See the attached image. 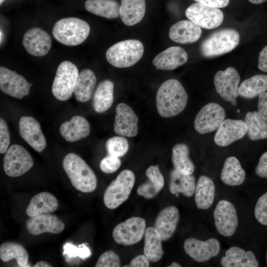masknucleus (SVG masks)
I'll return each mask as SVG.
<instances>
[{"label":"nucleus","instance_id":"obj_1","mask_svg":"<svg viewBox=\"0 0 267 267\" xmlns=\"http://www.w3.org/2000/svg\"><path fill=\"white\" fill-rule=\"evenodd\" d=\"M188 94L181 83L171 79L164 82L159 88L156 104L159 114L163 118L175 116L185 108Z\"/></svg>","mask_w":267,"mask_h":267},{"label":"nucleus","instance_id":"obj_2","mask_svg":"<svg viewBox=\"0 0 267 267\" xmlns=\"http://www.w3.org/2000/svg\"><path fill=\"white\" fill-rule=\"evenodd\" d=\"M62 166L72 185L84 193L93 191L97 186V178L87 163L78 155L69 153L64 158Z\"/></svg>","mask_w":267,"mask_h":267},{"label":"nucleus","instance_id":"obj_3","mask_svg":"<svg viewBox=\"0 0 267 267\" xmlns=\"http://www.w3.org/2000/svg\"><path fill=\"white\" fill-rule=\"evenodd\" d=\"M90 32V27L85 21L77 17H66L56 21L52 35L61 44L75 46L83 43Z\"/></svg>","mask_w":267,"mask_h":267},{"label":"nucleus","instance_id":"obj_4","mask_svg":"<svg viewBox=\"0 0 267 267\" xmlns=\"http://www.w3.org/2000/svg\"><path fill=\"white\" fill-rule=\"evenodd\" d=\"M144 52L142 43L131 39L119 42L110 46L106 52L107 61L117 68H127L136 64Z\"/></svg>","mask_w":267,"mask_h":267},{"label":"nucleus","instance_id":"obj_5","mask_svg":"<svg viewBox=\"0 0 267 267\" xmlns=\"http://www.w3.org/2000/svg\"><path fill=\"white\" fill-rule=\"evenodd\" d=\"M240 41L239 33L231 28L216 31L201 44L200 51L203 56L210 58L228 53L234 49Z\"/></svg>","mask_w":267,"mask_h":267},{"label":"nucleus","instance_id":"obj_6","mask_svg":"<svg viewBox=\"0 0 267 267\" xmlns=\"http://www.w3.org/2000/svg\"><path fill=\"white\" fill-rule=\"evenodd\" d=\"M135 182L134 173L129 170L121 172L108 186L103 195L105 206L115 209L128 198Z\"/></svg>","mask_w":267,"mask_h":267},{"label":"nucleus","instance_id":"obj_7","mask_svg":"<svg viewBox=\"0 0 267 267\" xmlns=\"http://www.w3.org/2000/svg\"><path fill=\"white\" fill-rule=\"evenodd\" d=\"M79 75L76 66L69 61H64L58 65L52 86L54 96L65 101L72 95Z\"/></svg>","mask_w":267,"mask_h":267},{"label":"nucleus","instance_id":"obj_8","mask_svg":"<svg viewBox=\"0 0 267 267\" xmlns=\"http://www.w3.org/2000/svg\"><path fill=\"white\" fill-rule=\"evenodd\" d=\"M34 161L28 151L19 144L11 145L6 151L3 160V170L10 177H18L33 167Z\"/></svg>","mask_w":267,"mask_h":267},{"label":"nucleus","instance_id":"obj_9","mask_svg":"<svg viewBox=\"0 0 267 267\" xmlns=\"http://www.w3.org/2000/svg\"><path fill=\"white\" fill-rule=\"evenodd\" d=\"M145 229V220L141 217H133L116 225L112 236L117 244L130 246L142 239Z\"/></svg>","mask_w":267,"mask_h":267},{"label":"nucleus","instance_id":"obj_10","mask_svg":"<svg viewBox=\"0 0 267 267\" xmlns=\"http://www.w3.org/2000/svg\"><path fill=\"white\" fill-rule=\"evenodd\" d=\"M185 15L201 28L213 29L222 23L224 15L218 8L210 7L200 2H194L185 10Z\"/></svg>","mask_w":267,"mask_h":267},{"label":"nucleus","instance_id":"obj_11","mask_svg":"<svg viewBox=\"0 0 267 267\" xmlns=\"http://www.w3.org/2000/svg\"><path fill=\"white\" fill-rule=\"evenodd\" d=\"M225 112L218 103L210 102L198 112L194 120V127L197 132L205 134L217 130L225 120Z\"/></svg>","mask_w":267,"mask_h":267},{"label":"nucleus","instance_id":"obj_12","mask_svg":"<svg viewBox=\"0 0 267 267\" xmlns=\"http://www.w3.org/2000/svg\"><path fill=\"white\" fill-rule=\"evenodd\" d=\"M216 228L224 237H230L236 232L238 220L235 207L226 200H220L213 213Z\"/></svg>","mask_w":267,"mask_h":267},{"label":"nucleus","instance_id":"obj_13","mask_svg":"<svg viewBox=\"0 0 267 267\" xmlns=\"http://www.w3.org/2000/svg\"><path fill=\"white\" fill-rule=\"evenodd\" d=\"M240 80L239 73L232 67H229L224 71H219L214 78L217 92L222 99L234 106L237 104L236 98L239 95L238 89Z\"/></svg>","mask_w":267,"mask_h":267},{"label":"nucleus","instance_id":"obj_14","mask_svg":"<svg viewBox=\"0 0 267 267\" xmlns=\"http://www.w3.org/2000/svg\"><path fill=\"white\" fill-rule=\"evenodd\" d=\"M183 249L185 253L195 261L203 263L219 254L220 244L215 238L203 241L191 237L185 240Z\"/></svg>","mask_w":267,"mask_h":267},{"label":"nucleus","instance_id":"obj_15","mask_svg":"<svg viewBox=\"0 0 267 267\" xmlns=\"http://www.w3.org/2000/svg\"><path fill=\"white\" fill-rule=\"evenodd\" d=\"M32 84L21 75L6 67H0V89L4 93L21 99L29 94Z\"/></svg>","mask_w":267,"mask_h":267},{"label":"nucleus","instance_id":"obj_16","mask_svg":"<svg viewBox=\"0 0 267 267\" xmlns=\"http://www.w3.org/2000/svg\"><path fill=\"white\" fill-rule=\"evenodd\" d=\"M138 117L132 108L124 103L116 108L114 124L115 133L120 136L134 137L138 133Z\"/></svg>","mask_w":267,"mask_h":267},{"label":"nucleus","instance_id":"obj_17","mask_svg":"<svg viewBox=\"0 0 267 267\" xmlns=\"http://www.w3.org/2000/svg\"><path fill=\"white\" fill-rule=\"evenodd\" d=\"M21 137L34 149L41 152L46 146V140L40 123L34 118L22 116L19 122Z\"/></svg>","mask_w":267,"mask_h":267},{"label":"nucleus","instance_id":"obj_18","mask_svg":"<svg viewBox=\"0 0 267 267\" xmlns=\"http://www.w3.org/2000/svg\"><path fill=\"white\" fill-rule=\"evenodd\" d=\"M52 44L49 34L43 29L34 27L24 34L22 44L26 50L35 56H43L49 51Z\"/></svg>","mask_w":267,"mask_h":267},{"label":"nucleus","instance_id":"obj_19","mask_svg":"<svg viewBox=\"0 0 267 267\" xmlns=\"http://www.w3.org/2000/svg\"><path fill=\"white\" fill-rule=\"evenodd\" d=\"M246 133L247 126L244 121L225 119L216 132L214 141L219 146H227L243 137Z\"/></svg>","mask_w":267,"mask_h":267},{"label":"nucleus","instance_id":"obj_20","mask_svg":"<svg viewBox=\"0 0 267 267\" xmlns=\"http://www.w3.org/2000/svg\"><path fill=\"white\" fill-rule=\"evenodd\" d=\"M26 227L34 235L45 232L58 234L64 230L65 224L56 216L47 213L30 217L26 222Z\"/></svg>","mask_w":267,"mask_h":267},{"label":"nucleus","instance_id":"obj_21","mask_svg":"<svg viewBox=\"0 0 267 267\" xmlns=\"http://www.w3.org/2000/svg\"><path fill=\"white\" fill-rule=\"evenodd\" d=\"M188 59L186 51L182 47L174 46L158 53L153 59L156 69L173 70L185 64Z\"/></svg>","mask_w":267,"mask_h":267},{"label":"nucleus","instance_id":"obj_22","mask_svg":"<svg viewBox=\"0 0 267 267\" xmlns=\"http://www.w3.org/2000/svg\"><path fill=\"white\" fill-rule=\"evenodd\" d=\"M179 219L178 210L174 206H167L159 212L154 227L159 233L163 241H167L172 236Z\"/></svg>","mask_w":267,"mask_h":267},{"label":"nucleus","instance_id":"obj_23","mask_svg":"<svg viewBox=\"0 0 267 267\" xmlns=\"http://www.w3.org/2000/svg\"><path fill=\"white\" fill-rule=\"evenodd\" d=\"M202 30L200 26L190 20H181L173 25L169 36L171 40L179 44L195 42L200 38Z\"/></svg>","mask_w":267,"mask_h":267},{"label":"nucleus","instance_id":"obj_24","mask_svg":"<svg viewBox=\"0 0 267 267\" xmlns=\"http://www.w3.org/2000/svg\"><path fill=\"white\" fill-rule=\"evenodd\" d=\"M221 264L223 267H257L259 265L253 252L245 251L238 246L228 249L221 259Z\"/></svg>","mask_w":267,"mask_h":267},{"label":"nucleus","instance_id":"obj_25","mask_svg":"<svg viewBox=\"0 0 267 267\" xmlns=\"http://www.w3.org/2000/svg\"><path fill=\"white\" fill-rule=\"evenodd\" d=\"M61 135L67 141L74 142L88 136L90 126L88 121L81 116H75L60 127Z\"/></svg>","mask_w":267,"mask_h":267},{"label":"nucleus","instance_id":"obj_26","mask_svg":"<svg viewBox=\"0 0 267 267\" xmlns=\"http://www.w3.org/2000/svg\"><path fill=\"white\" fill-rule=\"evenodd\" d=\"M148 180L137 189L138 195L150 199L154 198L164 185V178L158 165L150 166L146 171Z\"/></svg>","mask_w":267,"mask_h":267},{"label":"nucleus","instance_id":"obj_27","mask_svg":"<svg viewBox=\"0 0 267 267\" xmlns=\"http://www.w3.org/2000/svg\"><path fill=\"white\" fill-rule=\"evenodd\" d=\"M58 207L56 198L48 192H43L34 195L30 200L26 212L29 217L51 213Z\"/></svg>","mask_w":267,"mask_h":267},{"label":"nucleus","instance_id":"obj_28","mask_svg":"<svg viewBox=\"0 0 267 267\" xmlns=\"http://www.w3.org/2000/svg\"><path fill=\"white\" fill-rule=\"evenodd\" d=\"M216 188L213 180L202 175L198 179L194 192L196 207L201 210H207L212 206L215 197Z\"/></svg>","mask_w":267,"mask_h":267},{"label":"nucleus","instance_id":"obj_29","mask_svg":"<svg viewBox=\"0 0 267 267\" xmlns=\"http://www.w3.org/2000/svg\"><path fill=\"white\" fill-rule=\"evenodd\" d=\"M145 11V0H121L120 16L127 26H132L140 22Z\"/></svg>","mask_w":267,"mask_h":267},{"label":"nucleus","instance_id":"obj_30","mask_svg":"<svg viewBox=\"0 0 267 267\" xmlns=\"http://www.w3.org/2000/svg\"><path fill=\"white\" fill-rule=\"evenodd\" d=\"M114 84L109 80H103L97 85L93 95L92 106L98 113L107 111L114 101Z\"/></svg>","mask_w":267,"mask_h":267},{"label":"nucleus","instance_id":"obj_31","mask_svg":"<svg viewBox=\"0 0 267 267\" xmlns=\"http://www.w3.org/2000/svg\"><path fill=\"white\" fill-rule=\"evenodd\" d=\"M196 179L194 175L181 174L175 169L170 173L169 190L177 196L180 193L187 197H191L196 187Z\"/></svg>","mask_w":267,"mask_h":267},{"label":"nucleus","instance_id":"obj_32","mask_svg":"<svg viewBox=\"0 0 267 267\" xmlns=\"http://www.w3.org/2000/svg\"><path fill=\"white\" fill-rule=\"evenodd\" d=\"M96 83V76L91 70H82L79 73L74 90L76 100L81 102L89 101L93 95Z\"/></svg>","mask_w":267,"mask_h":267},{"label":"nucleus","instance_id":"obj_33","mask_svg":"<svg viewBox=\"0 0 267 267\" xmlns=\"http://www.w3.org/2000/svg\"><path fill=\"white\" fill-rule=\"evenodd\" d=\"M245 178V172L238 159L234 156L227 157L221 173L222 181L229 186H238L243 183Z\"/></svg>","mask_w":267,"mask_h":267},{"label":"nucleus","instance_id":"obj_34","mask_svg":"<svg viewBox=\"0 0 267 267\" xmlns=\"http://www.w3.org/2000/svg\"><path fill=\"white\" fill-rule=\"evenodd\" d=\"M85 6L89 12L107 19L120 16V5L116 0H86Z\"/></svg>","mask_w":267,"mask_h":267},{"label":"nucleus","instance_id":"obj_35","mask_svg":"<svg viewBox=\"0 0 267 267\" xmlns=\"http://www.w3.org/2000/svg\"><path fill=\"white\" fill-rule=\"evenodd\" d=\"M144 236V255L151 262L158 261L164 253L159 233L154 227H149L146 228Z\"/></svg>","mask_w":267,"mask_h":267},{"label":"nucleus","instance_id":"obj_36","mask_svg":"<svg viewBox=\"0 0 267 267\" xmlns=\"http://www.w3.org/2000/svg\"><path fill=\"white\" fill-rule=\"evenodd\" d=\"M189 155V147L184 143H178L173 147L172 161L176 170L184 175L193 173L195 166Z\"/></svg>","mask_w":267,"mask_h":267},{"label":"nucleus","instance_id":"obj_37","mask_svg":"<svg viewBox=\"0 0 267 267\" xmlns=\"http://www.w3.org/2000/svg\"><path fill=\"white\" fill-rule=\"evenodd\" d=\"M267 90V75H256L243 81L238 87V94L246 99L255 98Z\"/></svg>","mask_w":267,"mask_h":267},{"label":"nucleus","instance_id":"obj_38","mask_svg":"<svg viewBox=\"0 0 267 267\" xmlns=\"http://www.w3.org/2000/svg\"><path fill=\"white\" fill-rule=\"evenodd\" d=\"M244 122L247 126V134L251 140L267 138V122L258 111L248 112L245 116Z\"/></svg>","mask_w":267,"mask_h":267},{"label":"nucleus","instance_id":"obj_39","mask_svg":"<svg viewBox=\"0 0 267 267\" xmlns=\"http://www.w3.org/2000/svg\"><path fill=\"white\" fill-rule=\"evenodd\" d=\"M0 258L4 262L13 259L16 260L20 267H27L29 254L26 249L21 244L11 242L2 243L0 246Z\"/></svg>","mask_w":267,"mask_h":267},{"label":"nucleus","instance_id":"obj_40","mask_svg":"<svg viewBox=\"0 0 267 267\" xmlns=\"http://www.w3.org/2000/svg\"><path fill=\"white\" fill-rule=\"evenodd\" d=\"M105 147L109 155L121 157L126 154L129 149V143L126 138L116 136L108 139Z\"/></svg>","mask_w":267,"mask_h":267},{"label":"nucleus","instance_id":"obj_41","mask_svg":"<svg viewBox=\"0 0 267 267\" xmlns=\"http://www.w3.org/2000/svg\"><path fill=\"white\" fill-rule=\"evenodd\" d=\"M63 249V254L67 255L69 258L79 257L84 260L91 255L90 250L85 244L77 247L70 243H67L64 245Z\"/></svg>","mask_w":267,"mask_h":267},{"label":"nucleus","instance_id":"obj_42","mask_svg":"<svg viewBox=\"0 0 267 267\" xmlns=\"http://www.w3.org/2000/svg\"><path fill=\"white\" fill-rule=\"evenodd\" d=\"M254 215L260 223L267 225V192L258 199L255 207Z\"/></svg>","mask_w":267,"mask_h":267},{"label":"nucleus","instance_id":"obj_43","mask_svg":"<svg viewBox=\"0 0 267 267\" xmlns=\"http://www.w3.org/2000/svg\"><path fill=\"white\" fill-rule=\"evenodd\" d=\"M121 266L118 255L112 250L107 251L99 257L96 267H120Z\"/></svg>","mask_w":267,"mask_h":267},{"label":"nucleus","instance_id":"obj_44","mask_svg":"<svg viewBox=\"0 0 267 267\" xmlns=\"http://www.w3.org/2000/svg\"><path fill=\"white\" fill-rule=\"evenodd\" d=\"M121 165V161L118 157L108 154L100 161V168L106 174H111L116 171Z\"/></svg>","mask_w":267,"mask_h":267},{"label":"nucleus","instance_id":"obj_45","mask_svg":"<svg viewBox=\"0 0 267 267\" xmlns=\"http://www.w3.org/2000/svg\"><path fill=\"white\" fill-rule=\"evenodd\" d=\"M10 144V136L7 126L5 121L0 119V153L3 154L7 150Z\"/></svg>","mask_w":267,"mask_h":267},{"label":"nucleus","instance_id":"obj_46","mask_svg":"<svg viewBox=\"0 0 267 267\" xmlns=\"http://www.w3.org/2000/svg\"><path fill=\"white\" fill-rule=\"evenodd\" d=\"M256 175L262 178H267V151L261 156L255 168Z\"/></svg>","mask_w":267,"mask_h":267},{"label":"nucleus","instance_id":"obj_47","mask_svg":"<svg viewBox=\"0 0 267 267\" xmlns=\"http://www.w3.org/2000/svg\"><path fill=\"white\" fill-rule=\"evenodd\" d=\"M258 112L261 116L267 122V91L258 95Z\"/></svg>","mask_w":267,"mask_h":267},{"label":"nucleus","instance_id":"obj_48","mask_svg":"<svg viewBox=\"0 0 267 267\" xmlns=\"http://www.w3.org/2000/svg\"><path fill=\"white\" fill-rule=\"evenodd\" d=\"M150 261L145 255L137 256L133 258L130 264L132 267H148Z\"/></svg>","mask_w":267,"mask_h":267},{"label":"nucleus","instance_id":"obj_49","mask_svg":"<svg viewBox=\"0 0 267 267\" xmlns=\"http://www.w3.org/2000/svg\"><path fill=\"white\" fill-rule=\"evenodd\" d=\"M204 5L216 8H223L226 6L230 0H194Z\"/></svg>","mask_w":267,"mask_h":267},{"label":"nucleus","instance_id":"obj_50","mask_svg":"<svg viewBox=\"0 0 267 267\" xmlns=\"http://www.w3.org/2000/svg\"><path fill=\"white\" fill-rule=\"evenodd\" d=\"M258 68L264 72H267V45L259 53Z\"/></svg>","mask_w":267,"mask_h":267},{"label":"nucleus","instance_id":"obj_51","mask_svg":"<svg viewBox=\"0 0 267 267\" xmlns=\"http://www.w3.org/2000/svg\"><path fill=\"white\" fill-rule=\"evenodd\" d=\"M34 267H51L52 266L48 263L45 261H39L36 263L34 266Z\"/></svg>","mask_w":267,"mask_h":267},{"label":"nucleus","instance_id":"obj_52","mask_svg":"<svg viewBox=\"0 0 267 267\" xmlns=\"http://www.w3.org/2000/svg\"><path fill=\"white\" fill-rule=\"evenodd\" d=\"M250 2L253 3V4H261L262 3L266 1L267 0H248Z\"/></svg>","mask_w":267,"mask_h":267},{"label":"nucleus","instance_id":"obj_53","mask_svg":"<svg viewBox=\"0 0 267 267\" xmlns=\"http://www.w3.org/2000/svg\"><path fill=\"white\" fill-rule=\"evenodd\" d=\"M181 267V265H179V264L175 262H173L172 263V264L168 266V267Z\"/></svg>","mask_w":267,"mask_h":267},{"label":"nucleus","instance_id":"obj_54","mask_svg":"<svg viewBox=\"0 0 267 267\" xmlns=\"http://www.w3.org/2000/svg\"><path fill=\"white\" fill-rule=\"evenodd\" d=\"M4 1V0H0V4H1V3Z\"/></svg>","mask_w":267,"mask_h":267},{"label":"nucleus","instance_id":"obj_55","mask_svg":"<svg viewBox=\"0 0 267 267\" xmlns=\"http://www.w3.org/2000/svg\"><path fill=\"white\" fill-rule=\"evenodd\" d=\"M266 261H267V255H266Z\"/></svg>","mask_w":267,"mask_h":267}]
</instances>
